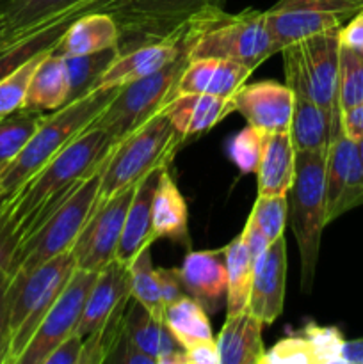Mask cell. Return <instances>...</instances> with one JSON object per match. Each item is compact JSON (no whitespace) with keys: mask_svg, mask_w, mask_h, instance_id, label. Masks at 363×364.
<instances>
[{"mask_svg":"<svg viewBox=\"0 0 363 364\" xmlns=\"http://www.w3.org/2000/svg\"><path fill=\"white\" fill-rule=\"evenodd\" d=\"M112 146L107 132L89 127L11 196L0 215V265L6 267L14 247L38 230L84 178L105 162Z\"/></svg>","mask_w":363,"mask_h":364,"instance_id":"1","label":"cell"},{"mask_svg":"<svg viewBox=\"0 0 363 364\" xmlns=\"http://www.w3.org/2000/svg\"><path fill=\"white\" fill-rule=\"evenodd\" d=\"M117 87L95 89L80 98L68 102L60 109L48 112L23 149L0 174V191L13 196L25 181L43 166L59 155L80 134H84L103 112Z\"/></svg>","mask_w":363,"mask_h":364,"instance_id":"2","label":"cell"},{"mask_svg":"<svg viewBox=\"0 0 363 364\" xmlns=\"http://www.w3.org/2000/svg\"><path fill=\"white\" fill-rule=\"evenodd\" d=\"M189 59H224L255 71L263 60L281 52L265 20V11L246 9L228 14L216 9L194 21Z\"/></svg>","mask_w":363,"mask_h":364,"instance_id":"3","label":"cell"},{"mask_svg":"<svg viewBox=\"0 0 363 364\" xmlns=\"http://www.w3.org/2000/svg\"><path fill=\"white\" fill-rule=\"evenodd\" d=\"M169 117L160 110L144 124L112 146L103 164L102 181L96 201L134 187L152 173L169 167L184 141Z\"/></svg>","mask_w":363,"mask_h":364,"instance_id":"4","label":"cell"},{"mask_svg":"<svg viewBox=\"0 0 363 364\" xmlns=\"http://www.w3.org/2000/svg\"><path fill=\"white\" fill-rule=\"evenodd\" d=\"M288 224L301 259V288L310 294L315 279L326 219V151H299L287 192Z\"/></svg>","mask_w":363,"mask_h":364,"instance_id":"5","label":"cell"},{"mask_svg":"<svg viewBox=\"0 0 363 364\" xmlns=\"http://www.w3.org/2000/svg\"><path fill=\"white\" fill-rule=\"evenodd\" d=\"M103 164L73 188L38 230L14 247L6 265L11 276L16 272H32L56 256L71 251L96 205Z\"/></svg>","mask_w":363,"mask_h":364,"instance_id":"6","label":"cell"},{"mask_svg":"<svg viewBox=\"0 0 363 364\" xmlns=\"http://www.w3.org/2000/svg\"><path fill=\"white\" fill-rule=\"evenodd\" d=\"M226 0H103L100 11L116 20L121 52L166 39H180L192 21L216 9Z\"/></svg>","mask_w":363,"mask_h":364,"instance_id":"7","label":"cell"},{"mask_svg":"<svg viewBox=\"0 0 363 364\" xmlns=\"http://www.w3.org/2000/svg\"><path fill=\"white\" fill-rule=\"evenodd\" d=\"M75 270L71 251L56 256L32 272H16L9 283V354L6 364H18L27 345L34 338L52 308L56 299L66 287Z\"/></svg>","mask_w":363,"mask_h":364,"instance_id":"8","label":"cell"},{"mask_svg":"<svg viewBox=\"0 0 363 364\" xmlns=\"http://www.w3.org/2000/svg\"><path fill=\"white\" fill-rule=\"evenodd\" d=\"M189 46L191 45L185 46L180 55L166 64L162 70L117 87L114 98L110 100L109 105L103 109V112L96 117L91 127L107 132L116 144L128 134L137 130L146 121L152 119L155 114H159L171 100L182 71L191 60L189 59Z\"/></svg>","mask_w":363,"mask_h":364,"instance_id":"9","label":"cell"},{"mask_svg":"<svg viewBox=\"0 0 363 364\" xmlns=\"http://www.w3.org/2000/svg\"><path fill=\"white\" fill-rule=\"evenodd\" d=\"M338 31L320 32L281 50L287 85L292 91H302L315 100L340 124L338 107V60L340 38Z\"/></svg>","mask_w":363,"mask_h":364,"instance_id":"10","label":"cell"},{"mask_svg":"<svg viewBox=\"0 0 363 364\" xmlns=\"http://www.w3.org/2000/svg\"><path fill=\"white\" fill-rule=\"evenodd\" d=\"M363 9V0H280L265 20L281 50L310 36L340 28Z\"/></svg>","mask_w":363,"mask_h":364,"instance_id":"11","label":"cell"},{"mask_svg":"<svg viewBox=\"0 0 363 364\" xmlns=\"http://www.w3.org/2000/svg\"><path fill=\"white\" fill-rule=\"evenodd\" d=\"M135 187L137 185L117 191L116 194L102 201H96L91 215L85 220L77 242L71 247L77 269L100 272L103 267L112 262Z\"/></svg>","mask_w":363,"mask_h":364,"instance_id":"12","label":"cell"},{"mask_svg":"<svg viewBox=\"0 0 363 364\" xmlns=\"http://www.w3.org/2000/svg\"><path fill=\"white\" fill-rule=\"evenodd\" d=\"M96 276L98 272H89L75 267L70 281L48 309L34 338L18 359V364H45L57 345L75 333Z\"/></svg>","mask_w":363,"mask_h":364,"instance_id":"13","label":"cell"},{"mask_svg":"<svg viewBox=\"0 0 363 364\" xmlns=\"http://www.w3.org/2000/svg\"><path fill=\"white\" fill-rule=\"evenodd\" d=\"M363 205V164L358 142L338 134L326 151L327 224Z\"/></svg>","mask_w":363,"mask_h":364,"instance_id":"14","label":"cell"},{"mask_svg":"<svg viewBox=\"0 0 363 364\" xmlns=\"http://www.w3.org/2000/svg\"><path fill=\"white\" fill-rule=\"evenodd\" d=\"M233 112H238L249 127L265 135L288 132L294 110V95L287 84L260 80L244 84L231 95Z\"/></svg>","mask_w":363,"mask_h":364,"instance_id":"15","label":"cell"},{"mask_svg":"<svg viewBox=\"0 0 363 364\" xmlns=\"http://www.w3.org/2000/svg\"><path fill=\"white\" fill-rule=\"evenodd\" d=\"M194 23V21H192ZM192 23L185 31L180 39H166V41H153L146 45L135 46L127 52L117 53L116 59L109 64L103 75L100 77L96 89L121 87L130 82L144 78L155 71L162 70L166 64L177 59L182 50L191 45L194 38V27Z\"/></svg>","mask_w":363,"mask_h":364,"instance_id":"16","label":"cell"},{"mask_svg":"<svg viewBox=\"0 0 363 364\" xmlns=\"http://www.w3.org/2000/svg\"><path fill=\"white\" fill-rule=\"evenodd\" d=\"M287 242L278 238L255 263L251 295L248 311H251L263 326H270L280 318L285 304L287 287Z\"/></svg>","mask_w":363,"mask_h":364,"instance_id":"17","label":"cell"},{"mask_svg":"<svg viewBox=\"0 0 363 364\" xmlns=\"http://www.w3.org/2000/svg\"><path fill=\"white\" fill-rule=\"evenodd\" d=\"M178 272L185 294L199 302L206 313H217L221 306L226 304L228 276L224 247L216 251L191 249L178 267Z\"/></svg>","mask_w":363,"mask_h":364,"instance_id":"18","label":"cell"},{"mask_svg":"<svg viewBox=\"0 0 363 364\" xmlns=\"http://www.w3.org/2000/svg\"><path fill=\"white\" fill-rule=\"evenodd\" d=\"M132 299L130 267L117 262L116 258L103 267L96 276L95 284L89 291L84 313L80 316L75 334L84 340L103 326L121 306Z\"/></svg>","mask_w":363,"mask_h":364,"instance_id":"19","label":"cell"},{"mask_svg":"<svg viewBox=\"0 0 363 364\" xmlns=\"http://www.w3.org/2000/svg\"><path fill=\"white\" fill-rule=\"evenodd\" d=\"M102 2L103 0H93V2L84 4L80 7H75V9L46 21V23L34 28V31L7 39L4 45H0V80L6 78L9 73H13L14 70H18L28 59L38 55V53L48 52L59 41L60 36L64 34L68 25L75 18L91 9H100Z\"/></svg>","mask_w":363,"mask_h":364,"instance_id":"20","label":"cell"},{"mask_svg":"<svg viewBox=\"0 0 363 364\" xmlns=\"http://www.w3.org/2000/svg\"><path fill=\"white\" fill-rule=\"evenodd\" d=\"M253 71L238 63L224 59H192L189 60L185 70L182 71L173 96L184 92L196 95L228 96L233 95L241 85L246 84ZM171 96V98H173Z\"/></svg>","mask_w":363,"mask_h":364,"instance_id":"21","label":"cell"},{"mask_svg":"<svg viewBox=\"0 0 363 364\" xmlns=\"http://www.w3.org/2000/svg\"><path fill=\"white\" fill-rule=\"evenodd\" d=\"M120 28L116 20L109 13L100 9H91L75 18L59 41L50 48L53 55L63 59L66 57L89 55L117 46Z\"/></svg>","mask_w":363,"mask_h":364,"instance_id":"22","label":"cell"},{"mask_svg":"<svg viewBox=\"0 0 363 364\" xmlns=\"http://www.w3.org/2000/svg\"><path fill=\"white\" fill-rule=\"evenodd\" d=\"M123 333L157 364H185V348L171 334L166 322L153 318L134 299H130L125 313Z\"/></svg>","mask_w":363,"mask_h":364,"instance_id":"23","label":"cell"},{"mask_svg":"<svg viewBox=\"0 0 363 364\" xmlns=\"http://www.w3.org/2000/svg\"><path fill=\"white\" fill-rule=\"evenodd\" d=\"M162 112L169 117L171 124L178 134L184 137H192L209 132L219 121L233 112L231 96L196 95V92H184L177 95L164 105Z\"/></svg>","mask_w":363,"mask_h":364,"instance_id":"24","label":"cell"},{"mask_svg":"<svg viewBox=\"0 0 363 364\" xmlns=\"http://www.w3.org/2000/svg\"><path fill=\"white\" fill-rule=\"evenodd\" d=\"M160 171L146 176L135 187L134 198H132L130 208L125 219L123 233H121L116 256H114L117 262L125 265H130L135 256L141 255L146 247H152L153 242L157 240L152 226V201L157 183H159Z\"/></svg>","mask_w":363,"mask_h":364,"instance_id":"25","label":"cell"},{"mask_svg":"<svg viewBox=\"0 0 363 364\" xmlns=\"http://www.w3.org/2000/svg\"><path fill=\"white\" fill-rule=\"evenodd\" d=\"M152 226L155 238L171 240L191 251L189 210L169 167L160 171L159 183L152 201Z\"/></svg>","mask_w":363,"mask_h":364,"instance_id":"26","label":"cell"},{"mask_svg":"<svg viewBox=\"0 0 363 364\" xmlns=\"http://www.w3.org/2000/svg\"><path fill=\"white\" fill-rule=\"evenodd\" d=\"M292 91V89H290ZM294 110L288 134L295 151H327L330 142L340 134V124L302 91H292Z\"/></svg>","mask_w":363,"mask_h":364,"instance_id":"27","label":"cell"},{"mask_svg":"<svg viewBox=\"0 0 363 364\" xmlns=\"http://www.w3.org/2000/svg\"><path fill=\"white\" fill-rule=\"evenodd\" d=\"M263 323L251 311L226 315L216 338L221 364H262L267 348L262 340Z\"/></svg>","mask_w":363,"mask_h":364,"instance_id":"28","label":"cell"},{"mask_svg":"<svg viewBox=\"0 0 363 364\" xmlns=\"http://www.w3.org/2000/svg\"><path fill=\"white\" fill-rule=\"evenodd\" d=\"M295 156L298 151L288 132L267 135L256 169L258 196H287L294 181Z\"/></svg>","mask_w":363,"mask_h":364,"instance_id":"29","label":"cell"},{"mask_svg":"<svg viewBox=\"0 0 363 364\" xmlns=\"http://www.w3.org/2000/svg\"><path fill=\"white\" fill-rule=\"evenodd\" d=\"M70 102V80H68L64 59L46 52L32 73L25 95L23 109L38 112H53Z\"/></svg>","mask_w":363,"mask_h":364,"instance_id":"30","label":"cell"},{"mask_svg":"<svg viewBox=\"0 0 363 364\" xmlns=\"http://www.w3.org/2000/svg\"><path fill=\"white\" fill-rule=\"evenodd\" d=\"M88 2L93 0H9L2 7V18L9 38H14Z\"/></svg>","mask_w":363,"mask_h":364,"instance_id":"31","label":"cell"},{"mask_svg":"<svg viewBox=\"0 0 363 364\" xmlns=\"http://www.w3.org/2000/svg\"><path fill=\"white\" fill-rule=\"evenodd\" d=\"M164 322L185 350L199 343L216 341L206 309L189 295L167 306Z\"/></svg>","mask_w":363,"mask_h":364,"instance_id":"32","label":"cell"},{"mask_svg":"<svg viewBox=\"0 0 363 364\" xmlns=\"http://www.w3.org/2000/svg\"><path fill=\"white\" fill-rule=\"evenodd\" d=\"M224 255H226L228 276L226 315H237V313L248 309L253 276H255V263H253L241 235H237L224 247Z\"/></svg>","mask_w":363,"mask_h":364,"instance_id":"33","label":"cell"},{"mask_svg":"<svg viewBox=\"0 0 363 364\" xmlns=\"http://www.w3.org/2000/svg\"><path fill=\"white\" fill-rule=\"evenodd\" d=\"M117 53H120V48L114 46V48L89 53V55L66 57L64 59L68 80H70V102L95 91L100 77L109 68V64L116 59Z\"/></svg>","mask_w":363,"mask_h":364,"instance_id":"34","label":"cell"},{"mask_svg":"<svg viewBox=\"0 0 363 364\" xmlns=\"http://www.w3.org/2000/svg\"><path fill=\"white\" fill-rule=\"evenodd\" d=\"M152 247H146L139 256L132 259L130 276H132V299L142 306L153 318L164 322L166 308H164L162 295H160L159 277L152 263Z\"/></svg>","mask_w":363,"mask_h":364,"instance_id":"35","label":"cell"},{"mask_svg":"<svg viewBox=\"0 0 363 364\" xmlns=\"http://www.w3.org/2000/svg\"><path fill=\"white\" fill-rule=\"evenodd\" d=\"M45 116V112L21 107L16 112L0 121V166L6 167L7 164L16 159L18 153L27 146L32 135L36 134Z\"/></svg>","mask_w":363,"mask_h":364,"instance_id":"36","label":"cell"},{"mask_svg":"<svg viewBox=\"0 0 363 364\" xmlns=\"http://www.w3.org/2000/svg\"><path fill=\"white\" fill-rule=\"evenodd\" d=\"M363 102V55L340 46L338 60V107L342 110Z\"/></svg>","mask_w":363,"mask_h":364,"instance_id":"37","label":"cell"},{"mask_svg":"<svg viewBox=\"0 0 363 364\" xmlns=\"http://www.w3.org/2000/svg\"><path fill=\"white\" fill-rule=\"evenodd\" d=\"M45 53L46 52L38 53V55L28 59L18 70H14L13 73H9L6 78L0 80V121L23 107L28 82H31L32 73H34L36 66H38Z\"/></svg>","mask_w":363,"mask_h":364,"instance_id":"38","label":"cell"},{"mask_svg":"<svg viewBox=\"0 0 363 364\" xmlns=\"http://www.w3.org/2000/svg\"><path fill=\"white\" fill-rule=\"evenodd\" d=\"M265 137L267 135L263 132L248 124V127L242 128L238 134H235L230 139V142L226 146L228 156H230L231 162L235 164V167L242 174L256 173L260 159H262V149Z\"/></svg>","mask_w":363,"mask_h":364,"instance_id":"39","label":"cell"},{"mask_svg":"<svg viewBox=\"0 0 363 364\" xmlns=\"http://www.w3.org/2000/svg\"><path fill=\"white\" fill-rule=\"evenodd\" d=\"M249 217L258 224L270 242H276L278 238L285 237V228L288 224L287 196H256Z\"/></svg>","mask_w":363,"mask_h":364,"instance_id":"40","label":"cell"},{"mask_svg":"<svg viewBox=\"0 0 363 364\" xmlns=\"http://www.w3.org/2000/svg\"><path fill=\"white\" fill-rule=\"evenodd\" d=\"M262 364H315V354L305 329L288 334L265 350Z\"/></svg>","mask_w":363,"mask_h":364,"instance_id":"41","label":"cell"},{"mask_svg":"<svg viewBox=\"0 0 363 364\" xmlns=\"http://www.w3.org/2000/svg\"><path fill=\"white\" fill-rule=\"evenodd\" d=\"M305 333L312 343L315 364H338L344 336L337 327H322L317 323H306Z\"/></svg>","mask_w":363,"mask_h":364,"instance_id":"42","label":"cell"},{"mask_svg":"<svg viewBox=\"0 0 363 364\" xmlns=\"http://www.w3.org/2000/svg\"><path fill=\"white\" fill-rule=\"evenodd\" d=\"M9 283L11 274L4 265H0V364L7 363L9 354Z\"/></svg>","mask_w":363,"mask_h":364,"instance_id":"43","label":"cell"},{"mask_svg":"<svg viewBox=\"0 0 363 364\" xmlns=\"http://www.w3.org/2000/svg\"><path fill=\"white\" fill-rule=\"evenodd\" d=\"M157 270V277H159V287H160V295H162L164 308L174 304L177 301H180L182 297H185L184 284H182L180 272H178V267L174 269H166V267H160Z\"/></svg>","mask_w":363,"mask_h":364,"instance_id":"44","label":"cell"},{"mask_svg":"<svg viewBox=\"0 0 363 364\" xmlns=\"http://www.w3.org/2000/svg\"><path fill=\"white\" fill-rule=\"evenodd\" d=\"M107 363H116V364H157L152 355L144 354L139 347H135L127 334H121L117 340L116 347L112 348L110 355L107 358Z\"/></svg>","mask_w":363,"mask_h":364,"instance_id":"45","label":"cell"},{"mask_svg":"<svg viewBox=\"0 0 363 364\" xmlns=\"http://www.w3.org/2000/svg\"><path fill=\"white\" fill-rule=\"evenodd\" d=\"M241 237H242V242H244L246 249H248L249 256H251L253 263L258 262L260 256H262L263 252L269 249V245L273 244V242L267 238V235L260 230V226L251 219V217H249L248 223H246Z\"/></svg>","mask_w":363,"mask_h":364,"instance_id":"46","label":"cell"},{"mask_svg":"<svg viewBox=\"0 0 363 364\" xmlns=\"http://www.w3.org/2000/svg\"><path fill=\"white\" fill-rule=\"evenodd\" d=\"M82 343H84V340L73 333L57 345L56 350L48 355L45 364H80Z\"/></svg>","mask_w":363,"mask_h":364,"instance_id":"47","label":"cell"},{"mask_svg":"<svg viewBox=\"0 0 363 364\" xmlns=\"http://www.w3.org/2000/svg\"><path fill=\"white\" fill-rule=\"evenodd\" d=\"M338 38H340V46L363 55V9L342 25Z\"/></svg>","mask_w":363,"mask_h":364,"instance_id":"48","label":"cell"},{"mask_svg":"<svg viewBox=\"0 0 363 364\" xmlns=\"http://www.w3.org/2000/svg\"><path fill=\"white\" fill-rule=\"evenodd\" d=\"M340 130L345 137L359 142L363 139V102L340 112Z\"/></svg>","mask_w":363,"mask_h":364,"instance_id":"49","label":"cell"},{"mask_svg":"<svg viewBox=\"0 0 363 364\" xmlns=\"http://www.w3.org/2000/svg\"><path fill=\"white\" fill-rule=\"evenodd\" d=\"M185 364H221L216 341H206L185 350Z\"/></svg>","mask_w":363,"mask_h":364,"instance_id":"50","label":"cell"},{"mask_svg":"<svg viewBox=\"0 0 363 364\" xmlns=\"http://www.w3.org/2000/svg\"><path fill=\"white\" fill-rule=\"evenodd\" d=\"M338 364H363V338L351 341L344 340Z\"/></svg>","mask_w":363,"mask_h":364,"instance_id":"51","label":"cell"},{"mask_svg":"<svg viewBox=\"0 0 363 364\" xmlns=\"http://www.w3.org/2000/svg\"><path fill=\"white\" fill-rule=\"evenodd\" d=\"M7 39H11V38L6 31V23H4V18H2V7H0V45H4Z\"/></svg>","mask_w":363,"mask_h":364,"instance_id":"52","label":"cell"},{"mask_svg":"<svg viewBox=\"0 0 363 364\" xmlns=\"http://www.w3.org/2000/svg\"><path fill=\"white\" fill-rule=\"evenodd\" d=\"M358 151H359V159H362V164H363V139L358 142Z\"/></svg>","mask_w":363,"mask_h":364,"instance_id":"53","label":"cell"},{"mask_svg":"<svg viewBox=\"0 0 363 364\" xmlns=\"http://www.w3.org/2000/svg\"><path fill=\"white\" fill-rule=\"evenodd\" d=\"M7 2H9V0H0V7H4V6H6Z\"/></svg>","mask_w":363,"mask_h":364,"instance_id":"54","label":"cell"},{"mask_svg":"<svg viewBox=\"0 0 363 364\" xmlns=\"http://www.w3.org/2000/svg\"><path fill=\"white\" fill-rule=\"evenodd\" d=\"M2 169H4V167H2V166H0V174H2Z\"/></svg>","mask_w":363,"mask_h":364,"instance_id":"55","label":"cell"}]
</instances>
